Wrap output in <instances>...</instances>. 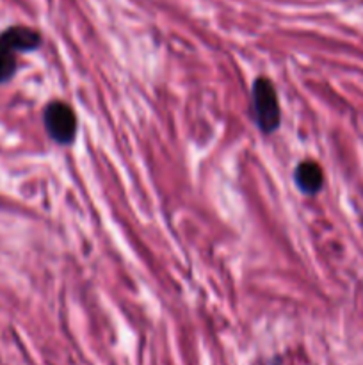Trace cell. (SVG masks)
Listing matches in <instances>:
<instances>
[{
    "instance_id": "cell-1",
    "label": "cell",
    "mask_w": 363,
    "mask_h": 365,
    "mask_svg": "<svg viewBox=\"0 0 363 365\" xmlns=\"http://www.w3.org/2000/svg\"><path fill=\"white\" fill-rule=\"evenodd\" d=\"M41 45V34L36 29L14 25L0 34V84L14 77L18 68V53L32 52Z\"/></svg>"
},
{
    "instance_id": "cell-3",
    "label": "cell",
    "mask_w": 363,
    "mask_h": 365,
    "mask_svg": "<svg viewBox=\"0 0 363 365\" xmlns=\"http://www.w3.org/2000/svg\"><path fill=\"white\" fill-rule=\"evenodd\" d=\"M43 125L53 143L68 146L77 138V114L63 100H53L43 110Z\"/></svg>"
},
{
    "instance_id": "cell-2",
    "label": "cell",
    "mask_w": 363,
    "mask_h": 365,
    "mask_svg": "<svg viewBox=\"0 0 363 365\" xmlns=\"http://www.w3.org/2000/svg\"><path fill=\"white\" fill-rule=\"evenodd\" d=\"M251 118L262 134H274L281 125V107L270 78L258 77L251 86Z\"/></svg>"
},
{
    "instance_id": "cell-4",
    "label": "cell",
    "mask_w": 363,
    "mask_h": 365,
    "mask_svg": "<svg viewBox=\"0 0 363 365\" xmlns=\"http://www.w3.org/2000/svg\"><path fill=\"white\" fill-rule=\"evenodd\" d=\"M294 184L302 195H319L324 187V171L322 168H320V164L313 159L301 160V163L295 166Z\"/></svg>"
}]
</instances>
